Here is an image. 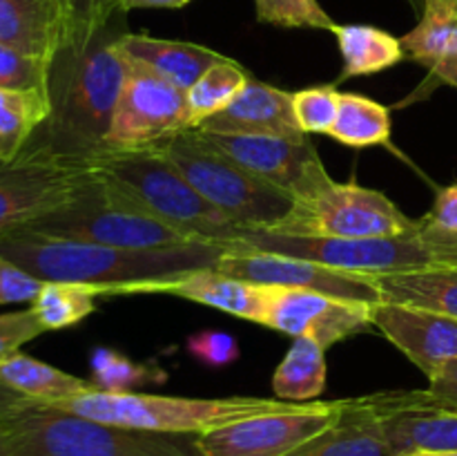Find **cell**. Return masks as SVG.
Returning <instances> with one entry per match:
<instances>
[{"mask_svg":"<svg viewBox=\"0 0 457 456\" xmlns=\"http://www.w3.org/2000/svg\"><path fill=\"white\" fill-rule=\"evenodd\" d=\"M116 45L132 61L156 72L183 92H187L205 70L226 58L223 54L204 47V45L154 38L147 34H123L116 38Z\"/></svg>","mask_w":457,"mask_h":456,"instance_id":"22","label":"cell"},{"mask_svg":"<svg viewBox=\"0 0 457 456\" xmlns=\"http://www.w3.org/2000/svg\"><path fill=\"white\" fill-rule=\"evenodd\" d=\"M89 365H92L94 387L101 389V392H134L141 384L165 380V374L161 369L137 365V362H132L123 353L114 351V349H96Z\"/></svg>","mask_w":457,"mask_h":456,"instance_id":"33","label":"cell"},{"mask_svg":"<svg viewBox=\"0 0 457 456\" xmlns=\"http://www.w3.org/2000/svg\"><path fill=\"white\" fill-rule=\"evenodd\" d=\"M326 387V349L311 338H295L272 376V389L279 401L311 402Z\"/></svg>","mask_w":457,"mask_h":456,"instance_id":"28","label":"cell"},{"mask_svg":"<svg viewBox=\"0 0 457 456\" xmlns=\"http://www.w3.org/2000/svg\"><path fill=\"white\" fill-rule=\"evenodd\" d=\"M254 7L259 21L286 30L333 31L337 25L317 0H254Z\"/></svg>","mask_w":457,"mask_h":456,"instance_id":"34","label":"cell"},{"mask_svg":"<svg viewBox=\"0 0 457 456\" xmlns=\"http://www.w3.org/2000/svg\"><path fill=\"white\" fill-rule=\"evenodd\" d=\"M393 132L391 112L375 98L355 92H342L337 119L328 137L348 148H370L388 143Z\"/></svg>","mask_w":457,"mask_h":456,"instance_id":"29","label":"cell"},{"mask_svg":"<svg viewBox=\"0 0 457 456\" xmlns=\"http://www.w3.org/2000/svg\"><path fill=\"white\" fill-rule=\"evenodd\" d=\"M0 45L54 63L71 47V22L61 0H0Z\"/></svg>","mask_w":457,"mask_h":456,"instance_id":"20","label":"cell"},{"mask_svg":"<svg viewBox=\"0 0 457 456\" xmlns=\"http://www.w3.org/2000/svg\"><path fill=\"white\" fill-rule=\"evenodd\" d=\"M187 353H190L195 360L204 362V365L214 367H228L235 360H239L241 349L239 342L235 340V335H230L228 331H217V329H205L199 334L190 335L187 338Z\"/></svg>","mask_w":457,"mask_h":456,"instance_id":"38","label":"cell"},{"mask_svg":"<svg viewBox=\"0 0 457 456\" xmlns=\"http://www.w3.org/2000/svg\"><path fill=\"white\" fill-rule=\"evenodd\" d=\"M431 74L436 76V79H440L442 83L457 88V58H451V61L437 65L436 70H431Z\"/></svg>","mask_w":457,"mask_h":456,"instance_id":"43","label":"cell"},{"mask_svg":"<svg viewBox=\"0 0 457 456\" xmlns=\"http://www.w3.org/2000/svg\"><path fill=\"white\" fill-rule=\"evenodd\" d=\"M0 387L27 401L47 402V405L96 389L92 380L76 378L58 367L36 360L21 351L0 362Z\"/></svg>","mask_w":457,"mask_h":456,"instance_id":"24","label":"cell"},{"mask_svg":"<svg viewBox=\"0 0 457 456\" xmlns=\"http://www.w3.org/2000/svg\"><path fill=\"white\" fill-rule=\"evenodd\" d=\"M217 271L237 280L253 282L259 286H288V289H311L335 298L379 302V291L373 275L335 271L311 259L288 258V255L263 253V250L228 246L217 264Z\"/></svg>","mask_w":457,"mask_h":456,"instance_id":"15","label":"cell"},{"mask_svg":"<svg viewBox=\"0 0 457 456\" xmlns=\"http://www.w3.org/2000/svg\"><path fill=\"white\" fill-rule=\"evenodd\" d=\"M382 418L393 456L409 452H457V407L418 392H384L366 396Z\"/></svg>","mask_w":457,"mask_h":456,"instance_id":"16","label":"cell"},{"mask_svg":"<svg viewBox=\"0 0 457 456\" xmlns=\"http://www.w3.org/2000/svg\"><path fill=\"white\" fill-rule=\"evenodd\" d=\"M400 40L406 58L428 72L457 58V0H422V18Z\"/></svg>","mask_w":457,"mask_h":456,"instance_id":"25","label":"cell"},{"mask_svg":"<svg viewBox=\"0 0 457 456\" xmlns=\"http://www.w3.org/2000/svg\"><path fill=\"white\" fill-rule=\"evenodd\" d=\"M128 67L116 40L96 45L94 38L79 52L58 54L49 74L52 114L29 146L74 159L101 155Z\"/></svg>","mask_w":457,"mask_h":456,"instance_id":"2","label":"cell"},{"mask_svg":"<svg viewBox=\"0 0 457 456\" xmlns=\"http://www.w3.org/2000/svg\"><path fill=\"white\" fill-rule=\"evenodd\" d=\"M52 61L0 45V88L49 89Z\"/></svg>","mask_w":457,"mask_h":456,"instance_id":"36","label":"cell"},{"mask_svg":"<svg viewBox=\"0 0 457 456\" xmlns=\"http://www.w3.org/2000/svg\"><path fill=\"white\" fill-rule=\"evenodd\" d=\"M293 405L295 402L279 401V398H183L143 392L112 393L101 392V389L54 402V407L85 416V418L101 420V423L143 429V432L186 434V436H199L208 429L221 427V425L235 423L248 416L288 410Z\"/></svg>","mask_w":457,"mask_h":456,"instance_id":"6","label":"cell"},{"mask_svg":"<svg viewBox=\"0 0 457 456\" xmlns=\"http://www.w3.org/2000/svg\"><path fill=\"white\" fill-rule=\"evenodd\" d=\"M379 300L457 317V266H428L415 271L373 275Z\"/></svg>","mask_w":457,"mask_h":456,"instance_id":"23","label":"cell"},{"mask_svg":"<svg viewBox=\"0 0 457 456\" xmlns=\"http://www.w3.org/2000/svg\"><path fill=\"white\" fill-rule=\"evenodd\" d=\"M201 132V130H199ZM217 150L262 182L286 192L295 201L311 199L333 177L308 137L288 139L272 134H212L201 132Z\"/></svg>","mask_w":457,"mask_h":456,"instance_id":"13","label":"cell"},{"mask_svg":"<svg viewBox=\"0 0 457 456\" xmlns=\"http://www.w3.org/2000/svg\"><path fill=\"white\" fill-rule=\"evenodd\" d=\"M418 222L402 213L384 192L357 182H330L311 199L295 201L288 217L275 228L279 232L324 237H404Z\"/></svg>","mask_w":457,"mask_h":456,"instance_id":"10","label":"cell"},{"mask_svg":"<svg viewBox=\"0 0 457 456\" xmlns=\"http://www.w3.org/2000/svg\"><path fill=\"white\" fill-rule=\"evenodd\" d=\"M186 128V92L129 58L128 76L105 134V150H143Z\"/></svg>","mask_w":457,"mask_h":456,"instance_id":"12","label":"cell"},{"mask_svg":"<svg viewBox=\"0 0 457 456\" xmlns=\"http://www.w3.org/2000/svg\"><path fill=\"white\" fill-rule=\"evenodd\" d=\"M0 436L7 456H201L196 436L101 423L7 389L0 398Z\"/></svg>","mask_w":457,"mask_h":456,"instance_id":"3","label":"cell"},{"mask_svg":"<svg viewBox=\"0 0 457 456\" xmlns=\"http://www.w3.org/2000/svg\"><path fill=\"white\" fill-rule=\"evenodd\" d=\"M27 228L47 232V235L67 237V240L94 241V244L132 250L199 244L170 224L147 215L132 199L120 195L116 188L107 186L98 177L96 183L79 199L70 201L56 213L45 215Z\"/></svg>","mask_w":457,"mask_h":456,"instance_id":"7","label":"cell"},{"mask_svg":"<svg viewBox=\"0 0 457 456\" xmlns=\"http://www.w3.org/2000/svg\"><path fill=\"white\" fill-rule=\"evenodd\" d=\"M150 148L172 161L208 204L245 231H275L293 210V197L241 168L199 130H179Z\"/></svg>","mask_w":457,"mask_h":456,"instance_id":"5","label":"cell"},{"mask_svg":"<svg viewBox=\"0 0 457 456\" xmlns=\"http://www.w3.org/2000/svg\"><path fill=\"white\" fill-rule=\"evenodd\" d=\"M96 183L92 159L54 155L27 146L18 159L0 161V237L56 213Z\"/></svg>","mask_w":457,"mask_h":456,"instance_id":"8","label":"cell"},{"mask_svg":"<svg viewBox=\"0 0 457 456\" xmlns=\"http://www.w3.org/2000/svg\"><path fill=\"white\" fill-rule=\"evenodd\" d=\"M263 253L311 259L335 271L355 275H386L436 266L415 232L404 237H324L279 231H245L235 244Z\"/></svg>","mask_w":457,"mask_h":456,"instance_id":"9","label":"cell"},{"mask_svg":"<svg viewBox=\"0 0 457 456\" xmlns=\"http://www.w3.org/2000/svg\"><path fill=\"white\" fill-rule=\"evenodd\" d=\"M47 334L43 322L34 313V308L16 313H4L0 316V362L12 358L13 353L21 351L22 344L31 342L38 335Z\"/></svg>","mask_w":457,"mask_h":456,"instance_id":"39","label":"cell"},{"mask_svg":"<svg viewBox=\"0 0 457 456\" xmlns=\"http://www.w3.org/2000/svg\"><path fill=\"white\" fill-rule=\"evenodd\" d=\"M49 114V89L0 88V161L18 159Z\"/></svg>","mask_w":457,"mask_h":456,"instance_id":"26","label":"cell"},{"mask_svg":"<svg viewBox=\"0 0 457 456\" xmlns=\"http://www.w3.org/2000/svg\"><path fill=\"white\" fill-rule=\"evenodd\" d=\"M226 253L217 244H192L177 249L132 250L94 241L67 240L34 228H21L0 237V255L43 282L96 284L103 295L134 282L168 280L199 268H217Z\"/></svg>","mask_w":457,"mask_h":456,"instance_id":"1","label":"cell"},{"mask_svg":"<svg viewBox=\"0 0 457 456\" xmlns=\"http://www.w3.org/2000/svg\"><path fill=\"white\" fill-rule=\"evenodd\" d=\"M0 456H7V452H4V443H3V436H0Z\"/></svg>","mask_w":457,"mask_h":456,"instance_id":"46","label":"cell"},{"mask_svg":"<svg viewBox=\"0 0 457 456\" xmlns=\"http://www.w3.org/2000/svg\"><path fill=\"white\" fill-rule=\"evenodd\" d=\"M286 456H393L382 418L364 398H348L339 418Z\"/></svg>","mask_w":457,"mask_h":456,"instance_id":"21","label":"cell"},{"mask_svg":"<svg viewBox=\"0 0 457 456\" xmlns=\"http://www.w3.org/2000/svg\"><path fill=\"white\" fill-rule=\"evenodd\" d=\"M105 12H107V16L116 13V0H105Z\"/></svg>","mask_w":457,"mask_h":456,"instance_id":"45","label":"cell"},{"mask_svg":"<svg viewBox=\"0 0 457 456\" xmlns=\"http://www.w3.org/2000/svg\"><path fill=\"white\" fill-rule=\"evenodd\" d=\"M415 235L436 266H457V183L437 190L431 210L422 215Z\"/></svg>","mask_w":457,"mask_h":456,"instance_id":"32","label":"cell"},{"mask_svg":"<svg viewBox=\"0 0 457 456\" xmlns=\"http://www.w3.org/2000/svg\"><path fill=\"white\" fill-rule=\"evenodd\" d=\"M400 456H457V452H409Z\"/></svg>","mask_w":457,"mask_h":456,"instance_id":"44","label":"cell"},{"mask_svg":"<svg viewBox=\"0 0 457 456\" xmlns=\"http://www.w3.org/2000/svg\"><path fill=\"white\" fill-rule=\"evenodd\" d=\"M61 3L71 22L70 52H79L87 47L110 21L105 12V0H61Z\"/></svg>","mask_w":457,"mask_h":456,"instance_id":"37","label":"cell"},{"mask_svg":"<svg viewBox=\"0 0 457 456\" xmlns=\"http://www.w3.org/2000/svg\"><path fill=\"white\" fill-rule=\"evenodd\" d=\"M195 130L212 134H272V137L288 139L308 137L302 132L297 119H295L293 92L254 80L253 76L226 110L210 116Z\"/></svg>","mask_w":457,"mask_h":456,"instance_id":"19","label":"cell"},{"mask_svg":"<svg viewBox=\"0 0 457 456\" xmlns=\"http://www.w3.org/2000/svg\"><path fill=\"white\" fill-rule=\"evenodd\" d=\"M92 161L101 182L199 244H217L228 250L245 232V228L208 204L181 170L152 148L105 150Z\"/></svg>","mask_w":457,"mask_h":456,"instance_id":"4","label":"cell"},{"mask_svg":"<svg viewBox=\"0 0 457 456\" xmlns=\"http://www.w3.org/2000/svg\"><path fill=\"white\" fill-rule=\"evenodd\" d=\"M0 398H3V387H0Z\"/></svg>","mask_w":457,"mask_h":456,"instance_id":"47","label":"cell"},{"mask_svg":"<svg viewBox=\"0 0 457 456\" xmlns=\"http://www.w3.org/2000/svg\"><path fill=\"white\" fill-rule=\"evenodd\" d=\"M337 88L333 85H315V88L293 92L295 119L303 134H328L337 119L339 110Z\"/></svg>","mask_w":457,"mask_h":456,"instance_id":"35","label":"cell"},{"mask_svg":"<svg viewBox=\"0 0 457 456\" xmlns=\"http://www.w3.org/2000/svg\"><path fill=\"white\" fill-rule=\"evenodd\" d=\"M373 326L395 344L422 374L431 376L449 358L457 356V317L409 304H373Z\"/></svg>","mask_w":457,"mask_h":456,"instance_id":"18","label":"cell"},{"mask_svg":"<svg viewBox=\"0 0 457 456\" xmlns=\"http://www.w3.org/2000/svg\"><path fill=\"white\" fill-rule=\"evenodd\" d=\"M342 52V79L379 74L406 58L402 40L373 25H335L333 30Z\"/></svg>","mask_w":457,"mask_h":456,"instance_id":"27","label":"cell"},{"mask_svg":"<svg viewBox=\"0 0 457 456\" xmlns=\"http://www.w3.org/2000/svg\"><path fill=\"white\" fill-rule=\"evenodd\" d=\"M190 0H116V12H132V9H179L186 7Z\"/></svg>","mask_w":457,"mask_h":456,"instance_id":"42","label":"cell"},{"mask_svg":"<svg viewBox=\"0 0 457 456\" xmlns=\"http://www.w3.org/2000/svg\"><path fill=\"white\" fill-rule=\"evenodd\" d=\"M103 289L83 282H43L31 308L47 331L67 329L96 311V300Z\"/></svg>","mask_w":457,"mask_h":456,"instance_id":"31","label":"cell"},{"mask_svg":"<svg viewBox=\"0 0 457 456\" xmlns=\"http://www.w3.org/2000/svg\"><path fill=\"white\" fill-rule=\"evenodd\" d=\"M346 401L295 402L196 436L201 456H286L339 418Z\"/></svg>","mask_w":457,"mask_h":456,"instance_id":"11","label":"cell"},{"mask_svg":"<svg viewBox=\"0 0 457 456\" xmlns=\"http://www.w3.org/2000/svg\"><path fill=\"white\" fill-rule=\"evenodd\" d=\"M428 392L440 401L457 407V356L442 362L431 376H428Z\"/></svg>","mask_w":457,"mask_h":456,"instance_id":"41","label":"cell"},{"mask_svg":"<svg viewBox=\"0 0 457 456\" xmlns=\"http://www.w3.org/2000/svg\"><path fill=\"white\" fill-rule=\"evenodd\" d=\"M43 286V280L22 271L18 264L0 255V307L3 304L31 302Z\"/></svg>","mask_w":457,"mask_h":456,"instance_id":"40","label":"cell"},{"mask_svg":"<svg viewBox=\"0 0 457 456\" xmlns=\"http://www.w3.org/2000/svg\"><path fill=\"white\" fill-rule=\"evenodd\" d=\"M250 74L232 58H223L217 65L205 70L186 92L187 98V128H199L204 121L226 110L248 85Z\"/></svg>","mask_w":457,"mask_h":456,"instance_id":"30","label":"cell"},{"mask_svg":"<svg viewBox=\"0 0 457 456\" xmlns=\"http://www.w3.org/2000/svg\"><path fill=\"white\" fill-rule=\"evenodd\" d=\"M134 293H163L177 295L181 300L205 304L219 308L241 320L263 325L268 302H270V286H259L253 282L237 280L217 268H199V271L183 273L168 280L134 282V284L116 286L107 295H134Z\"/></svg>","mask_w":457,"mask_h":456,"instance_id":"17","label":"cell"},{"mask_svg":"<svg viewBox=\"0 0 457 456\" xmlns=\"http://www.w3.org/2000/svg\"><path fill=\"white\" fill-rule=\"evenodd\" d=\"M370 311V302L335 298L311 289L270 286L263 326L290 338H311L320 347L330 349L342 340L375 329Z\"/></svg>","mask_w":457,"mask_h":456,"instance_id":"14","label":"cell"}]
</instances>
